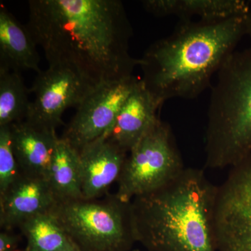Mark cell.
<instances>
[{
	"instance_id": "obj_1",
	"label": "cell",
	"mask_w": 251,
	"mask_h": 251,
	"mask_svg": "<svg viewBox=\"0 0 251 251\" xmlns=\"http://www.w3.org/2000/svg\"><path fill=\"white\" fill-rule=\"evenodd\" d=\"M27 27L49 67L68 68L94 87L133 75V28L120 0H31Z\"/></svg>"
},
{
	"instance_id": "obj_2",
	"label": "cell",
	"mask_w": 251,
	"mask_h": 251,
	"mask_svg": "<svg viewBox=\"0 0 251 251\" xmlns=\"http://www.w3.org/2000/svg\"><path fill=\"white\" fill-rule=\"evenodd\" d=\"M247 14L179 21L171 35L151 44L140 59L147 88L163 102L197 98L247 35Z\"/></svg>"
},
{
	"instance_id": "obj_3",
	"label": "cell",
	"mask_w": 251,
	"mask_h": 251,
	"mask_svg": "<svg viewBox=\"0 0 251 251\" xmlns=\"http://www.w3.org/2000/svg\"><path fill=\"white\" fill-rule=\"evenodd\" d=\"M217 186L204 170L185 168L176 178L131 201L136 242L149 251H217L214 214Z\"/></svg>"
},
{
	"instance_id": "obj_4",
	"label": "cell",
	"mask_w": 251,
	"mask_h": 251,
	"mask_svg": "<svg viewBox=\"0 0 251 251\" xmlns=\"http://www.w3.org/2000/svg\"><path fill=\"white\" fill-rule=\"evenodd\" d=\"M217 75L208 108L204 168L230 169L251 154V49L234 51Z\"/></svg>"
},
{
	"instance_id": "obj_5",
	"label": "cell",
	"mask_w": 251,
	"mask_h": 251,
	"mask_svg": "<svg viewBox=\"0 0 251 251\" xmlns=\"http://www.w3.org/2000/svg\"><path fill=\"white\" fill-rule=\"evenodd\" d=\"M130 202L108 194L57 201L50 211L80 251H131L136 240Z\"/></svg>"
},
{
	"instance_id": "obj_6",
	"label": "cell",
	"mask_w": 251,
	"mask_h": 251,
	"mask_svg": "<svg viewBox=\"0 0 251 251\" xmlns=\"http://www.w3.org/2000/svg\"><path fill=\"white\" fill-rule=\"evenodd\" d=\"M185 168L171 126L160 118L128 153L115 194L131 202L169 184Z\"/></svg>"
},
{
	"instance_id": "obj_7",
	"label": "cell",
	"mask_w": 251,
	"mask_h": 251,
	"mask_svg": "<svg viewBox=\"0 0 251 251\" xmlns=\"http://www.w3.org/2000/svg\"><path fill=\"white\" fill-rule=\"evenodd\" d=\"M214 234L217 251H251V154L218 186Z\"/></svg>"
},
{
	"instance_id": "obj_8",
	"label": "cell",
	"mask_w": 251,
	"mask_h": 251,
	"mask_svg": "<svg viewBox=\"0 0 251 251\" xmlns=\"http://www.w3.org/2000/svg\"><path fill=\"white\" fill-rule=\"evenodd\" d=\"M139 80L133 75L96 87L77 107L61 138L79 151L103 136Z\"/></svg>"
},
{
	"instance_id": "obj_9",
	"label": "cell",
	"mask_w": 251,
	"mask_h": 251,
	"mask_svg": "<svg viewBox=\"0 0 251 251\" xmlns=\"http://www.w3.org/2000/svg\"><path fill=\"white\" fill-rule=\"evenodd\" d=\"M96 87L68 68L54 66L37 74L26 121L51 130L63 125L67 108L78 107Z\"/></svg>"
},
{
	"instance_id": "obj_10",
	"label": "cell",
	"mask_w": 251,
	"mask_h": 251,
	"mask_svg": "<svg viewBox=\"0 0 251 251\" xmlns=\"http://www.w3.org/2000/svg\"><path fill=\"white\" fill-rule=\"evenodd\" d=\"M78 151L82 198L105 197L112 184L118 181L128 152L104 135Z\"/></svg>"
},
{
	"instance_id": "obj_11",
	"label": "cell",
	"mask_w": 251,
	"mask_h": 251,
	"mask_svg": "<svg viewBox=\"0 0 251 251\" xmlns=\"http://www.w3.org/2000/svg\"><path fill=\"white\" fill-rule=\"evenodd\" d=\"M57 198L45 178L21 173L0 196V226L3 230L18 228L27 220L49 212Z\"/></svg>"
},
{
	"instance_id": "obj_12",
	"label": "cell",
	"mask_w": 251,
	"mask_h": 251,
	"mask_svg": "<svg viewBox=\"0 0 251 251\" xmlns=\"http://www.w3.org/2000/svg\"><path fill=\"white\" fill-rule=\"evenodd\" d=\"M163 103L140 80L126 100L112 128L104 136L129 152L159 120L158 112Z\"/></svg>"
},
{
	"instance_id": "obj_13",
	"label": "cell",
	"mask_w": 251,
	"mask_h": 251,
	"mask_svg": "<svg viewBox=\"0 0 251 251\" xmlns=\"http://www.w3.org/2000/svg\"><path fill=\"white\" fill-rule=\"evenodd\" d=\"M9 127L13 151L21 173L46 179L59 138L55 130L25 120Z\"/></svg>"
},
{
	"instance_id": "obj_14",
	"label": "cell",
	"mask_w": 251,
	"mask_h": 251,
	"mask_svg": "<svg viewBox=\"0 0 251 251\" xmlns=\"http://www.w3.org/2000/svg\"><path fill=\"white\" fill-rule=\"evenodd\" d=\"M35 41L27 25H23L4 6L0 7V68L33 70L39 74L40 57Z\"/></svg>"
},
{
	"instance_id": "obj_15",
	"label": "cell",
	"mask_w": 251,
	"mask_h": 251,
	"mask_svg": "<svg viewBox=\"0 0 251 251\" xmlns=\"http://www.w3.org/2000/svg\"><path fill=\"white\" fill-rule=\"evenodd\" d=\"M250 1L244 0H144V9L156 17L175 16L180 21L199 17L221 21L247 14Z\"/></svg>"
},
{
	"instance_id": "obj_16",
	"label": "cell",
	"mask_w": 251,
	"mask_h": 251,
	"mask_svg": "<svg viewBox=\"0 0 251 251\" xmlns=\"http://www.w3.org/2000/svg\"><path fill=\"white\" fill-rule=\"evenodd\" d=\"M46 179L57 201L82 198L79 151L62 138L56 143Z\"/></svg>"
},
{
	"instance_id": "obj_17",
	"label": "cell",
	"mask_w": 251,
	"mask_h": 251,
	"mask_svg": "<svg viewBox=\"0 0 251 251\" xmlns=\"http://www.w3.org/2000/svg\"><path fill=\"white\" fill-rule=\"evenodd\" d=\"M18 228L27 239L25 251H59L76 248L50 211L27 220Z\"/></svg>"
},
{
	"instance_id": "obj_18",
	"label": "cell",
	"mask_w": 251,
	"mask_h": 251,
	"mask_svg": "<svg viewBox=\"0 0 251 251\" xmlns=\"http://www.w3.org/2000/svg\"><path fill=\"white\" fill-rule=\"evenodd\" d=\"M29 93L20 72L0 68V126L25 120Z\"/></svg>"
},
{
	"instance_id": "obj_19",
	"label": "cell",
	"mask_w": 251,
	"mask_h": 251,
	"mask_svg": "<svg viewBox=\"0 0 251 251\" xmlns=\"http://www.w3.org/2000/svg\"><path fill=\"white\" fill-rule=\"evenodd\" d=\"M21 174L11 144L9 126H0V196H2Z\"/></svg>"
},
{
	"instance_id": "obj_20",
	"label": "cell",
	"mask_w": 251,
	"mask_h": 251,
	"mask_svg": "<svg viewBox=\"0 0 251 251\" xmlns=\"http://www.w3.org/2000/svg\"><path fill=\"white\" fill-rule=\"evenodd\" d=\"M11 231H1L0 233V251H15L18 250L21 237L13 234Z\"/></svg>"
},
{
	"instance_id": "obj_21",
	"label": "cell",
	"mask_w": 251,
	"mask_h": 251,
	"mask_svg": "<svg viewBox=\"0 0 251 251\" xmlns=\"http://www.w3.org/2000/svg\"><path fill=\"white\" fill-rule=\"evenodd\" d=\"M247 35L251 39V4L247 14Z\"/></svg>"
},
{
	"instance_id": "obj_22",
	"label": "cell",
	"mask_w": 251,
	"mask_h": 251,
	"mask_svg": "<svg viewBox=\"0 0 251 251\" xmlns=\"http://www.w3.org/2000/svg\"><path fill=\"white\" fill-rule=\"evenodd\" d=\"M59 251H80L77 248H72V249H62V250H60Z\"/></svg>"
},
{
	"instance_id": "obj_23",
	"label": "cell",
	"mask_w": 251,
	"mask_h": 251,
	"mask_svg": "<svg viewBox=\"0 0 251 251\" xmlns=\"http://www.w3.org/2000/svg\"><path fill=\"white\" fill-rule=\"evenodd\" d=\"M140 251V250H133V251Z\"/></svg>"
},
{
	"instance_id": "obj_24",
	"label": "cell",
	"mask_w": 251,
	"mask_h": 251,
	"mask_svg": "<svg viewBox=\"0 0 251 251\" xmlns=\"http://www.w3.org/2000/svg\"><path fill=\"white\" fill-rule=\"evenodd\" d=\"M25 251L16 250V251Z\"/></svg>"
}]
</instances>
